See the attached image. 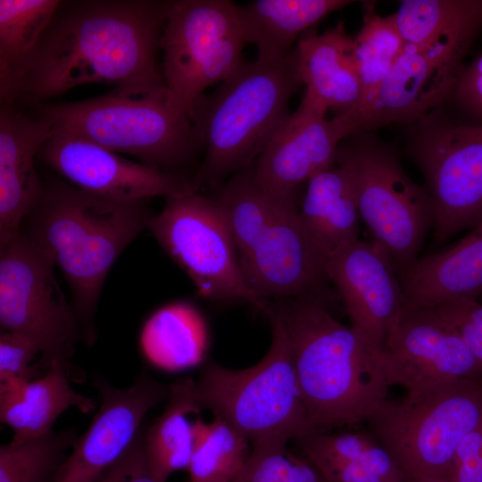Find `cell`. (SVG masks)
<instances>
[{
	"label": "cell",
	"instance_id": "cell-1",
	"mask_svg": "<svg viewBox=\"0 0 482 482\" xmlns=\"http://www.w3.org/2000/svg\"><path fill=\"white\" fill-rule=\"evenodd\" d=\"M171 3L61 1L29 62L19 97L41 104L91 83L123 90L165 87L157 52Z\"/></svg>",
	"mask_w": 482,
	"mask_h": 482
},
{
	"label": "cell",
	"instance_id": "cell-2",
	"mask_svg": "<svg viewBox=\"0 0 482 482\" xmlns=\"http://www.w3.org/2000/svg\"><path fill=\"white\" fill-rule=\"evenodd\" d=\"M147 200L104 198L54 179L22 222L21 231L61 269L88 346L97 337L96 313L112 266L155 215Z\"/></svg>",
	"mask_w": 482,
	"mask_h": 482
},
{
	"label": "cell",
	"instance_id": "cell-3",
	"mask_svg": "<svg viewBox=\"0 0 482 482\" xmlns=\"http://www.w3.org/2000/svg\"><path fill=\"white\" fill-rule=\"evenodd\" d=\"M287 331L300 392L319 430L366 421L387 398L382 351L325 303L303 297L269 301Z\"/></svg>",
	"mask_w": 482,
	"mask_h": 482
},
{
	"label": "cell",
	"instance_id": "cell-4",
	"mask_svg": "<svg viewBox=\"0 0 482 482\" xmlns=\"http://www.w3.org/2000/svg\"><path fill=\"white\" fill-rule=\"evenodd\" d=\"M301 85L293 50L277 60L244 62L214 91L200 96L189 118L205 154L191 188L218 187L252 166L290 115L289 101Z\"/></svg>",
	"mask_w": 482,
	"mask_h": 482
},
{
	"label": "cell",
	"instance_id": "cell-5",
	"mask_svg": "<svg viewBox=\"0 0 482 482\" xmlns=\"http://www.w3.org/2000/svg\"><path fill=\"white\" fill-rule=\"evenodd\" d=\"M38 112L54 131L130 154L150 168L181 177L180 170L204 149L191 119L168 107L165 87L115 88L91 99L41 104Z\"/></svg>",
	"mask_w": 482,
	"mask_h": 482
},
{
	"label": "cell",
	"instance_id": "cell-6",
	"mask_svg": "<svg viewBox=\"0 0 482 482\" xmlns=\"http://www.w3.org/2000/svg\"><path fill=\"white\" fill-rule=\"evenodd\" d=\"M272 340L255 365L231 370L210 362L195 382L202 409L212 411L252 445L287 444L318 430L311 423L295 372L287 331L269 302Z\"/></svg>",
	"mask_w": 482,
	"mask_h": 482
},
{
	"label": "cell",
	"instance_id": "cell-7",
	"mask_svg": "<svg viewBox=\"0 0 482 482\" xmlns=\"http://www.w3.org/2000/svg\"><path fill=\"white\" fill-rule=\"evenodd\" d=\"M366 421L404 482L450 480L459 444L482 425V378L407 391L396 400L386 398Z\"/></svg>",
	"mask_w": 482,
	"mask_h": 482
},
{
	"label": "cell",
	"instance_id": "cell-8",
	"mask_svg": "<svg viewBox=\"0 0 482 482\" xmlns=\"http://www.w3.org/2000/svg\"><path fill=\"white\" fill-rule=\"evenodd\" d=\"M54 257L22 231L0 245V327L31 338L40 365L62 364L72 381L84 372L71 362L83 338L77 314L54 275Z\"/></svg>",
	"mask_w": 482,
	"mask_h": 482
},
{
	"label": "cell",
	"instance_id": "cell-9",
	"mask_svg": "<svg viewBox=\"0 0 482 482\" xmlns=\"http://www.w3.org/2000/svg\"><path fill=\"white\" fill-rule=\"evenodd\" d=\"M237 4L229 0L172 1L160 39L170 110L190 115L204 91L244 62L245 39Z\"/></svg>",
	"mask_w": 482,
	"mask_h": 482
},
{
	"label": "cell",
	"instance_id": "cell-10",
	"mask_svg": "<svg viewBox=\"0 0 482 482\" xmlns=\"http://www.w3.org/2000/svg\"><path fill=\"white\" fill-rule=\"evenodd\" d=\"M148 229L166 253L211 300H243L262 312L268 302L245 285L235 241L220 201L191 187L165 197Z\"/></svg>",
	"mask_w": 482,
	"mask_h": 482
},
{
	"label": "cell",
	"instance_id": "cell-11",
	"mask_svg": "<svg viewBox=\"0 0 482 482\" xmlns=\"http://www.w3.org/2000/svg\"><path fill=\"white\" fill-rule=\"evenodd\" d=\"M351 165L360 218L397 273L419 257L433 227L430 196L404 172L395 156L376 145L338 147Z\"/></svg>",
	"mask_w": 482,
	"mask_h": 482
},
{
	"label": "cell",
	"instance_id": "cell-12",
	"mask_svg": "<svg viewBox=\"0 0 482 482\" xmlns=\"http://www.w3.org/2000/svg\"><path fill=\"white\" fill-rule=\"evenodd\" d=\"M428 187L435 240L482 222V125L428 123L412 144Z\"/></svg>",
	"mask_w": 482,
	"mask_h": 482
},
{
	"label": "cell",
	"instance_id": "cell-13",
	"mask_svg": "<svg viewBox=\"0 0 482 482\" xmlns=\"http://www.w3.org/2000/svg\"><path fill=\"white\" fill-rule=\"evenodd\" d=\"M468 44H405L371 100L356 112L335 117L345 137L392 122L411 121L455 90Z\"/></svg>",
	"mask_w": 482,
	"mask_h": 482
},
{
	"label": "cell",
	"instance_id": "cell-14",
	"mask_svg": "<svg viewBox=\"0 0 482 482\" xmlns=\"http://www.w3.org/2000/svg\"><path fill=\"white\" fill-rule=\"evenodd\" d=\"M238 259L245 285L260 300L303 297L326 304L327 263L302 225L296 198H277L268 222Z\"/></svg>",
	"mask_w": 482,
	"mask_h": 482
},
{
	"label": "cell",
	"instance_id": "cell-15",
	"mask_svg": "<svg viewBox=\"0 0 482 482\" xmlns=\"http://www.w3.org/2000/svg\"><path fill=\"white\" fill-rule=\"evenodd\" d=\"M388 386L406 391L482 378V367L433 307L404 309L382 350Z\"/></svg>",
	"mask_w": 482,
	"mask_h": 482
},
{
	"label": "cell",
	"instance_id": "cell-16",
	"mask_svg": "<svg viewBox=\"0 0 482 482\" xmlns=\"http://www.w3.org/2000/svg\"><path fill=\"white\" fill-rule=\"evenodd\" d=\"M101 403L88 428L79 436L54 482H93L128 450L146 413L168 400L170 386L143 371L126 388L95 378Z\"/></svg>",
	"mask_w": 482,
	"mask_h": 482
},
{
	"label": "cell",
	"instance_id": "cell-17",
	"mask_svg": "<svg viewBox=\"0 0 482 482\" xmlns=\"http://www.w3.org/2000/svg\"><path fill=\"white\" fill-rule=\"evenodd\" d=\"M37 159L71 185L114 200L164 198L190 187V179L131 162L98 144L61 131L40 148Z\"/></svg>",
	"mask_w": 482,
	"mask_h": 482
},
{
	"label": "cell",
	"instance_id": "cell-18",
	"mask_svg": "<svg viewBox=\"0 0 482 482\" xmlns=\"http://www.w3.org/2000/svg\"><path fill=\"white\" fill-rule=\"evenodd\" d=\"M327 274L351 326L382 351L390 329L405 307L392 259L373 241L358 239L328 261Z\"/></svg>",
	"mask_w": 482,
	"mask_h": 482
},
{
	"label": "cell",
	"instance_id": "cell-19",
	"mask_svg": "<svg viewBox=\"0 0 482 482\" xmlns=\"http://www.w3.org/2000/svg\"><path fill=\"white\" fill-rule=\"evenodd\" d=\"M327 109L303 95L251 169L257 186L267 195L296 198V189L336 162L344 137Z\"/></svg>",
	"mask_w": 482,
	"mask_h": 482
},
{
	"label": "cell",
	"instance_id": "cell-20",
	"mask_svg": "<svg viewBox=\"0 0 482 482\" xmlns=\"http://www.w3.org/2000/svg\"><path fill=\"white\" fill-rule=\"evenodd\" d=\"M53 135L49 121L13 107L0 111V245L21 231L22 222L41 199L45 183L35 158Z\"/></svg>",
	"mask_w": 482,
	"mask_h": 482
},
{
	"label": "cell",
	"instance_id": "cell-21",
	"mask_svg": "<svg viewBox=\"0 0 482 482\" xmlns=\"http://www.w3.org/2000/svg\"><path fill=\"white\" fill-rule=\"evenodd\" d=\"M294 51L303 95L337 115L359 104L362 87L354 38L342 21L321 34L302 36Z\"/></svg>",
	"mask_w": 482,
	"mask_h": 482
},
{
	"label": "cell",
	"instance_id": "cell-22",
	"mask_svg": "<svg viewBox=\"0 0 482 482\" xmlns=\"http://www.w3.org/2000/svg\"><path fill=\"white\" fill-rule=\"evenodd\" d=\"M405 307H435L482 295V222L451 248L418 257L398 272Z\"/></svg>",
	"mask_w": 482,
	"mask_h": 482
},
{
	"label": "cell",
	"instance_id": "cell-23",
	"mask_svg": "<svg viewBox=\"0 0 482 482\" xmlns=\"http://www.w3.org/2000/svg\"><path fill=\"white\" fill-rule=\"evenodd\" d=\"M332 166L307 181L299 207L302 225L327 263L338 251L359 239V211L350 163L338 154Z\"/></svg>",
	"mask_w": 482,
	"mask_h": 482
},
{
	"label": "cell",
	"instance_id": "cell-24",
	"mask_svg": "<svg viewBox=\"0 0 482 482\" xmlns=\"http://www.w3.org/2000/svg\"><path fill=\"white\" fill-rule=\"evenodd\" d=\"M67 370L51 364L40 378L0 390L1 421L13 430L12 442L20 443L52 430L56 419L70 407L88 413L96 402L73 390Z\"/></svg>",
	"mask_w": 482,
	"mask_h": 482
},
{
	"label": "cell",
	"instance_id": "cell-25",
	"mask_svg": "<svg viewBox=\"0 0 482 482\" xmlns=\"http://www.w3.org/2000/svg\"><path fill=\"white\" fill-rule=\"evenodd\" d=\"M350 3L346 0H256L239 5L238 9L245 42L257 48L256 59L271 61L290 54L302 33Z\"/></svg>",
	"mask_w": 482,
	"mask_h": 482
},
{
	"label": "cell",
	"instance_id": "cell-26",
	"mask_svg": "<svg viewBox=\"0 0 482 482\" xmlns=\"http://www.w3.org/2000/svg\"><path fill=\"white\" fill-rule=\"evenodd\" d=\"M59 0H0V101L12 105Z\"/></svg>",
	"mask_w": 482,
	"mask_h": 482
},
{
	"label": "cell",
	"instance_id": "cell-27",
	"mask_svg": "<svg viewBox=\"0 0 482 482\" xmlns=\"http://www.w3.org/2000/svg\"><path fill=\"white\" fill-rule=\"evenodd\" d=\"M169 386L163 412L144 433L148 465L159 482H167L174 472L187 470L195 443V420L192 422L190 416L200 415L202 410L193 379H179Z\"/></svg>",
	"mask_w": 482,
	"mask_h": 482
},
{
	"label": "cell",
	"instance_id": "cell-28",
	"mask_svg": "<svg viewBox=\"0 0 482 482\" xmlns=\"http://www.w3.org/2000/svg\"><path fill=\"white\" fill-rule=\"evenodd\" d=\"M140 344L150 362L168 371L199 363L205 353L207 332L200 313L187 303L157 311L145 324Z\"/></svg>",
	"mask_w": 482,
	"mask_h": 482
},
{
	"label": "cell",
	"instance_id": "cell-29",
	"mask_svg": "<svg viewBox=\"0 0 482 482\" xmlns=\"http://www.w3.org/2000/svg\"><path fill=\"white\" fill-rule=\"evenodd\" d=\"M405 44H469L482 26V1L404 0L394 13Z\"/></svg>",
	"mask_w": 482,
	"mask_h": 482
},
{
	"label": "cell",
	"instance_id": "cell-30",
	"mask_svg": "<svg viewBox=\"0 0 482 482\" xmlns=\"http://www.w3.org/2000/svg\"><path fill=\"white\" fill-rule=\"evenodd\" d=\"M194 433L190 482H233L251 453L250 442L217 417L206 423L198 416Z\"/></svg>",
	"mask_w": 482,
	"mask_h": 482
},
{
	"label": "cell",
	"instance_id": "cell-31",
	"mask_svg": "<svg viewBox=\"0 0 482 482\" xmlns=\"http://www.w3.org/2000/svg\"><path fill=\"white\" fill-rule=\"evenodd\" d=\"M79 436L74 428L0 447V482H54Z\"/></svg>",
	"mask_w": 482,
	"mask_h": 482
},
{
	"label": "cell",
	"instance_id": "cell-32",
	"mask_svg": "<svg viewBox=\"0 0 482 482\" xmlns=\"http://www.w3.org/2000/svg\"><path fill=\"white\" fill-rule=\"evenodd\" d=\"M354 45L362 97L348 112H356L371 100L402 54L405 43L394 14L382 17L370 10L363 18Z\"/></svg>",
	"mask_w": 482,
	"mask_h": 482
},
{
	"label": "cell",
	"instance_id": "cell-33",
	"mask_svg": "<svg viewBox=\"0 0 482 482\" xmlns=\"http://www.w3.org/2000/svg\"><path fill=\"white\" fill-rule=\"evenodd\" d=\"M295 441L316 470L330 463L356 461L369 466L386 482H404L388 453L370 434L315 430Z\"/></svg>",
	"mask_w": 482,
	"mask_h": 482
},
{
	"label": "cell",
	"instance_id": "cell-34",
	"mask_svg": "<svg viewBox=\"0 0 482 482\" xmlns=\"http://www.w3.org/2000/svg\"><path fill=\"white\" fill-rule=\"evenodd\" d=\"M241 471L233 482H327L304 457L287 449V444L252 446Z\"/></svg>",
	"mask_w": 482,
	"mask_h": 482
},
{
	"label": "cell",
	"instance_id": "cell-35",
	"mask_svg": "<svg viewBox=\"0 0 482 482\" xmlns=\"http://www.w3.org/2000/svg\"><path fill=\"white\" fill-rule=\"evenodd\" d=\"M40 353L37 345L29 337L1 331L0 390L19 386L42 377L47 370L39 362L30 365Z\"/></svg>",
	"mask_w": 482,
	"mask_h": 482
},
{
	"label": "cell",
	"instance_id": "cell-36",
	"mask_svg": "<svg viewBox=\"0 0 482 482\" xmlns=\"http://www.w3.org/2000/svg\"><path fill=\"white\" fill-rule=\"evenodd\" d=\"M455 330L482 367V303L453 299L433 307Z\"/></svg>",
	"mask_w": 482,
	"mask_h": 482
},
{
	"label": "cell",
	"instance_id": "cell-37",
	"mask_svg": "<svg viewBox=\"0 0 482 482\" xmlns=\"http://www.w3.org/2000/svg\"><path fill=\"white\" fill-rule=\"evenodd\" d=\"M144 429L121 457L93 482H159L148 465L144 444Z\"/></svg>",
	"mask_w": 482,
	"mask_h": 482
},
{
	"label": "cell",
	"instance_id": "cell-38",
	"mask_svg": "<svg viewBox=\"0 0 482 482\" xmlns=\"http://www.w3.org/2000/svg\"><path fill=\"white\" fill-rule=\"evenodd\" d=\"M455 96L467 107L482 115V55L461 73Z\"/></svg>",
	"mask_w": 482,
	"mask_h": 482
},
{
	"label": "cell",
	"instance_id": "cell-39",
	"mask_svg": "<svg viewBox=\"0 0 482 482\" xmlns=\"http://www.w3.org/2000/svg\"><path fill=\"white\" fill-rule=\"evenodd\" d=\"M451 482H482V454L467 457L453 464Z\"/></svg>",
	"mask_w": 482,
	"mask_h": 482
},
{
	"label": "cell",
	"instance_id": "cell-40",
	"mask_svg": "<svg viewBox=\"0 0 482 482\" xmlns=\"http://www.w3.org/2000/svg\"><path fill=\"white\" fill-rule=\"evenodd\" d=\"M411 482H451V481L447 479L432 478V479L414 480Z\"/></svg>",
	"mask_w": 482,
	"mask_h": 482
}]
</instances>
